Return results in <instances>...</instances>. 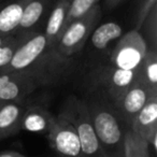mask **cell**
<instances>
[{
  "label": "cell",
  "mask_w": 157,
  "mask_h": 157,
  "mask_svg": "<svg viewBox=\"0 0 157 157\" xmlns=\"http://www.w3.org/2000/svg\"><path fill=\"white\" fill-rule=\"evenodd\" d=\"M100 18L101 8L97 5L87 14L68 25L55 45L56 52L67 59L80 52Z\"/></svg>",
  "instance_id": "3"
},
{
  "label": "cell",
  "mask_w": 157,
  "mask_h": 157,
  "mask_svg": "<svg viewBox=\"0 0 157 157\" xmlns=\"http://www.w3.org/2000/svg\"><path fill=\"white\" fill-rule=\"evenodd\" d=\"M48 0H28L23 10L22 18L15 33H25L31 29L43 16Z\"/></svg>",
  "instance_id": "15"
},
{
  "label": "cell",
  "mask_w": 157,
  "mask_h": 157,
  "mask_svg": "<svg viewBox=\"0 0 157 157\" xmlns=\"http://www.w3.org/2000/svg\"><path fill=\"white\" fill-rule=\"evenodd\" d=\"M28 0H13L0 7V35H15Z\"/></svg>",
  "instance_id": "14"
},
{
  "label": "cell",
  "mask_w": 157,
  "mask_h": 157,
  "mask_svg": "<svg viewBox=\"0 0 157 157\" xmlns=\"http://www.w3.org/2000/svg\"><path fill=\"white\" fill-rule=\"evenodd\" d=\"M27 33H15L10 41L0 46V71L11 61L14 52L25 38Z\"/></svg>",
  "instance_id": "20"
},
{
  "label": "cell",
  "mask_w": 157,
  "mask_h": 157,
  "mask_svg": "<svg viewBox=\"0 0 157 157\" xmlns=\"http://www.w3.org/2000/svg\"><path fill=\"white\" fill-rule=\"evenodd\" d=\"M13 36L14 35H0V46L7 43L8 41H10L13 38Z\"/></svg>",
  "instance_id": "23"
},
{
  "label": "cell",
  "mask_w": 157,
  "mask_h": 157,
  "mask_svg": "<svg viewBox=\"0 0 157 157\" xmlns=\"http://www.w3.org/2000/svg\"><path fill=\"white\" fill-rule=\"evenodd\" d=\"M123 36V29L117 23L108 22L96 27L90 35L92 45L96 50H103L113 40Z\"/></svg>",
  "instance_id": "16"
},
{
  "label": "cell",
  "mask_w": 157,
  "mask_h": 157,
  "mask_svg": "<svg viewBox=\"0 0 157 157\" xmlns=\"http://www.w3.org/2000/svg\"><path fill=\"white\" fill-rule=\"evenodd\" d=\"M44 33H27L14 52L12 59L0 73L21 72L33 66L50 48Z\"/></svg>",
  "instance_id": "6"
},
{
  "label": "cell",
  "mask_w": 157,
  "mask_h": 157,
  "mask_svg": "<svg viewBox=\"0 0 157 157\" xmlns=\"http://www.w3.org/2000/svg\"><path fill=\"white\" fill-rule=\"evenodd\" d=\"M69 5L70 0H58L48 16L44 35L48 40V46L51 48H55L63 29H65V23Z\"/></svg>",
  "instance_id": "13"
},
{
  "label": "cell",
  "mask_w": 157,
  "mask_h": 157,
  "mask_svg": "<svg viewBox=\"0 0 157 157\" xmlns=\"http://www.w3.org/2000/svg\"><path fill=\"white\" fill-rule=\"evenodd\" d=\"M140 69L141 67L137 70H123L110 66L99 70L94 76L97 92L114 102L132 84L139 75Z\"/></svg>",
  "instance_id": "8"
},
{
  "label": "cell",
  "mask_w": 157,
  "mask_h": 157,
  "mask_svg": "<svg viewBox=\"0 0 157 157\" xmlns=\"http://www.w3.org/2000/svg\"><path fill=\"white\" fill-rule=\"evenodd\" d=\"M124 157H150L148 143L131 129H127L125 133Z\"/></svg>",
  "instance_id": "17"
},
{
  "label": "cell",
  "mask_w": 157,
  "mask_h": 157,
  "mask_svg": "<svg viewBox=\"0 0 157 157\" xmlns=\"http://www.w3.org/2000/svg\"><path fill=\"white\" fill-rule=\"evenodd\" d=\"M46 136L50 146L59 157H83L75 128L63 113L55 116Z\"/></svg>",
  "instance_id": "7"
},
{
  "label": "cell",
  "mask_w": 157,
  "mask_h": 157,
  "mask_svg": "<svg viewBox=\"0 0 157 157\" xmlns=\"http://www.w3.org/2000/svg\"><path fill=\"white\" fill-rule=\"evenodd\" d=\"M147 45L140 31L130 30L121 37L111 54V66L123 70H137L141 67Z\"/></svg>",
  "instance_id": "4"
},
{
  "label": "cell",
  "mask_w": 157,
  "mask_h": 157,
  "mask_svg": "<svg viewBox=\"0 0 157 157\" xmlns=\"http://www.w3.org/2000/svg\"><path fill=\"white\" fill-rule=\"evenodd\" d=\"M111 1H115V0H111Z\"/></svg>",
  "instance_id": "24"
},
{
  "label": "cell",
  "mask_w": 157,
  "mask_h": 157,
  "mask_svg": "<svg viewBox=\"0 0 157 157\" xmlns=\"http://www.w3.org/2000/svg\"><path fill=\"white\" fill-rule=\"evenodd\" d=\"M141 75L154 92H157V54L156 51L147 48L141 65Z\"/></svg>",
  "instance_id": "18"
},
{
  "label": "cell",
  "mask_w": 157,
  "mask_h": 157,
  "mask_svg": "<svg viewBox=\"0 0 157 157\" xmlns=\"http://www.w3.org/2000/svg\"><path fill=\"white\" fill-rule=\"evenodd\" d=\"M40 84L25 71L0 73V102H23Z\"/></svg>",
  "instance_id": "9"
},
{
  "label": "cell",
  "mask_w": 157,
  "mask_h": 157,
  "mask_svg": "<svg viewBox=\"0 0 157 157\" xmlns=\"http://www.w3.org/2000/svg\"><path fill=\"white\" fill-rule=\"evenodd\" d=\"M60 113H63L75 128L83 157H107L95 132L85 100L72 97L66 102Z\"/></svg>",
  "instance_id": "2"
},
{
  "label": "cell",
  "mask_w": 157,
  "mask_h": 157,
  "mask_svg": "<svg viewBox=\"0 0 157 157\" xmlns=\"http://www.w3.org/2000/svg\"><path fill=\"white\" fill-rule=\"evenodd\" d=\"M156 151L157 148V96H152L136 115L130 128Z\"/></svg>",
  "instance_id": "10"
},
{
  "label": "cell",
  "mask_w": 157,
  "mask_h": 157,
  "mask_svg": "<svg viewBox=\"0 0 157 157\" xmlns=\"http://www.w3.org/2000/svg\"><path fill=\"white\" fill-rule=\"evenodd\" d=\"M55 121L45 108L41 105H33L25 108L21 123V130L36 133H48Z\"/></svg>",
  "instance_id": "12"
},
{
  "label": "cell",
  "mask_w": 157,
  "mask_h": 157,
  "mask_svg": "<svg viewBox=\"0 0 157 157\" xmlns=\"http://www.w3.org/2000/svg\"><path fill=\"white\" fill-rule=\"evenodd\" d=\"M0 157H27V156L20 152H16V151H2V152H0Z\"/></svg>",
  "instance_id": "22"
},
{
  "label": "cell",
  "mask_w": 157,
  "mask_h": 157,
  "mask_svg": "<svg viewBox=\"0 0 157 157\" xmlns=\"http://www.w3.org/2000/svg\"><path fill=\"white\" fill-rule=\"evenodd\" d=\"M23 102H0V140L7 139L21 130L22 117L26 108Z\"/></svg>",
  "instance_id": "11"
},
{
  "label": "cell",
  "mask_w": 157,
  "mask_h": 157,
  "mask_svg": "<svg viewBox=\"0 0 157 157\" xmlns=\"http://www.w3.org/2000/svg\"><path fill=\"white\" fill-rule=\"evenodd\" d=\"M152 96H157V92H154L142 78L140 69L139 75L132 84L117 100L112 102L120 118L128 129L130 128L136 115L141 111Z\"/></svg>",
  "instance_id": "5"
},
{
  "label": "cell",
  "mask_w": 157,
  "mask_h": 157,
  "mask_svg": "<svg viewBox=\"0 0 157 157\" xmlns=\"http://www.w3.org/2000/svg\"><path fill=\"white\" fill-rule=\"evenodd\" d=\"M99 1L100 0H70L67 17H66L65 28L75 20H78L80 17L87 14L93 8L98 5Z\"/></svg>",
  "instance_id": "19"
},
{
  "label": "cell",
  "mask_w": 157,
  "mask_h": 157,
  "mask_svg": "<svg viewBox=\"0 0 157 157\" xmlns=\"http://www.w3.org/2000/svg\"><path fill=\"white\" fill-rule=\"evenodd\" d=\"M156 2H157V0H145L143 2L141 10H140V12H139V15H138V22H137L136 30L139 31L140 27L144 24V22L146 21L147 16H150L152 11L156 8Z\"/></svg>",
  "instance_id": "21"
},
{
  "label": "cell",
  "mask_w": 157,
  "mask_h": 157,
  "mask_svg": "<svg viewBox=\"0 0 157 157\" xmlns=\"http://www.w3.org/2000/svg\"><path fill=\"white\" fill-rule=\"evenodd\" d=\"M85 101L95 132L107 157H124V138L128 128L113 103L98 92Z\"/></svg>",
  "instance_id": "1"
}]
</instances>
